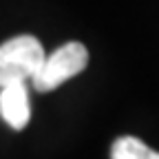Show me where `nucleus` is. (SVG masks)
Returning a JSON list of instances; mask_svg holds the SVG:
<instances>
[{"label":"nucleus","instance_id":"nucleus-1","mask_svg":"<svg viewBox=\"0 0 159 159\" xmlns=\"http://www.w3.org/2000/svg\"><path fill=\"white\" fill-rule=\"evenodd\" d=\"M44 60V49L33 35H16L0 44V86L31 82Z\"/></svg>","mask_w":159,"mask_h":159},{"label":"nucleus","instance_id":"nucleus-2","mask_svg":"<svg viewBox=\"0 0 159 159\" xmlns=\"http://www.w3.org/2000/svg\"><path fill=\"white\" fill-rule=\"evenodd\" d=\"M89 64V51L82 42H66L55 49L51 55H44L42 64L38 66L31 84L40 93H49L60 84L69 82L71 77L80 75Z\"/></svg>","mask_w":159,"mask_h":159},{"label":"nucleus","instance_id":"nucleus-3","mask_svg":"<svg viewBox=\"0 0 159 159\" xmlns=\"http://www.w3.org/2000/svg\"><path fill=\"white\" fill-rule=\"evenodd\" d=\"M0 117L13 128L22 130L31 119V102L27 84H7L0 86Z\"/></svg>","mask_w":159,"mask_h":159},{"label":"nucleus","instance_id":"nucleus-4","mask_svg":"<svg viewBox=\"0 0 159 159\" xmlns=\"http://www.w3.org/2000/svg\"><path fill=\"white\" fill-rule=\"evenodd\" d=\"M111 159H159V152L133 135L117 137L111 146Z\"/></svg>","mask_w":159,"mask_h":159}]
</instances>
